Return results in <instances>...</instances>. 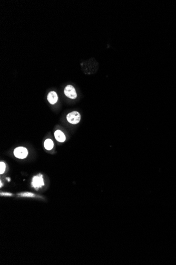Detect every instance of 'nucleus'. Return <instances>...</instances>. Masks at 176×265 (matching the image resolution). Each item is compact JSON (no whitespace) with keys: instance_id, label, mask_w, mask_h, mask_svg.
Masks as SVG:
<instances>
[{"instance_id":"39448f33","label":"nucleus","mask_w":176,"mask_h":265,"mask_svg":"<svg viewBox=\"0 0 176 265\" xmlns=\"http://www.w3.org/2000/svg\"><path fill=\"white\" fill-rule=\"evenodd\" d=\"M47 100L51 104H56L58 100V96L54 91H51L49 93L47 97Z\"/></svg>"},{"instance_id":"20e7f679","label":"nucleus","mask_w":176,"mask_h":265,"mask_svg":"<svg viewBox=\"0 0 176 265\" xmlns=\"http://www.w3.org/2000/svg\"><path fill=\"white\" fill-rule=\"evenodd\" d=\"M64 93L65 96L69 99H76L77 97V94L75 88L71 85H68L65 88Z\"/></svg>"},{"instance_id":"6e6552de","label":"nucleus","mask_w":176,"mask_h":265,"mask_svg":"<svg viewBox=\"0 0 176 265\" xmlns=\"http://www.w3.org/2000/svg\"><path fill=\"white\" fill-rule=\"evenodd\" d=\"M18 195L23 198H34L36 196V195L30 192H24L22 193L19 194Z\"/></svg>"},{"instance_id":"f03ea898","label":"nucleus","mask_w":176,"mask_h":265,"mask_svg":"<svg viewBox=\"0 0 176 265\" xmlns=\"http://www.w3.org/2000/svg\"><path fill=\"white\" fill-rule=\"evenodd\" d=\"M67 120L70 124H76L80 121V114L77 111L71 112L67 115Z\"/></svg>"},{"instance_id":"1a4fd4ad","label":"nucleus","mask_w":176,"mask_h":265,"mask_svg":"<svg viewBox=\"0 0 176 265\" xmlns=\"http://www.w3.org/2000/svg\"><path fill=\"white\" fill-rule=\"evenodd\" d=\"M0 167H0V174H3V173H4L5 171V168H6L5 164L4 162H1V163H0Z\"/></svg>"},{"instance_id":"0eeeda50","label":"nucleus","mask_w":176,"mask_h":265,"mask_svg":"<svg viewBox=\"0 0 176 265\" xmlns=\"http://www.w3.org/2000/svg\"><path fill=\"white\" fill-rule=\"evenodd\" d=\"M44 146L45 148L48 150H50L53 148L54 143L51 139H47L45 140L44 142Z\"/></svg>"},{"instance_id":"423d86ee","label":"nucleus","mask_w":176,"mask_h":265,"mask_svg":"<svg viewBox=\"0 0 176 265\" xmlns=\"http://www.w3.org/2000/svg\"><path fill=\"white\" fill-rule=\"evenodd\" d=\"M54 137L58 141L60 142H63L65 141L66 137L64 133L60 130H57L54 132Z\"/></svg>"},{"instance_id":"7ed1b4c3","label":"nucleus","mask_w":176,"mask_h":265,"mask_svg":"<svg viewBox=\"0 0 176 265\" xmlns=\"http://www.w3.org/2000/svg\"><path fill=\"white\" fill-rule=\"evenodd\" d=\"M28 155V151L27 149L23 147H19L16 148L14 150V155L19 159H24L27 157Z\"/></svg>"},{"instance_id":"9d476101","label":"nucleus","mask_w":176,"mask_h":265,"mask_svg":"<svg viewBox=\"0 0 176 265\" xmlns=\"http://www.w3.org/2000/svg\"><path fill=\"white\" fill-rule=\"evenodd\" d=\"M13 195V194L10 193H5V192H1V196H11Z\"/></svg>"},{"instance_id":"9b49d317","label":"nucleus","mask_w":176,"mask_h":265,"mask_svg":"<svg viewBox=\"0 0 176 265\" xmlns=\"http://www.w3.org/2000/svg\"><path fill=\"white\" fill-rule=\"evenodd\" d=\"M0 183H1V185H0V187H2V186L3 185L2 183V182L1 181V182H0Z\"/></svg>"},{"instance_id":"f257e3e1","label":"nucleus","mask_w":176,"mask_h":265,"mask_svg":"<svg viewBox=\"0 0 176 265\" xmlns=\"http://www.w3.org/2000/svg\"><path fill=\"white\" fill-rule=\"evenodd\" d=\"M32 186L36 189V190H38L39 189L41 188L43 186L45 185V183L43 178V175L41 174H38L37 175L34 176L32 180Z\"/></svg>"}]
</instances>
